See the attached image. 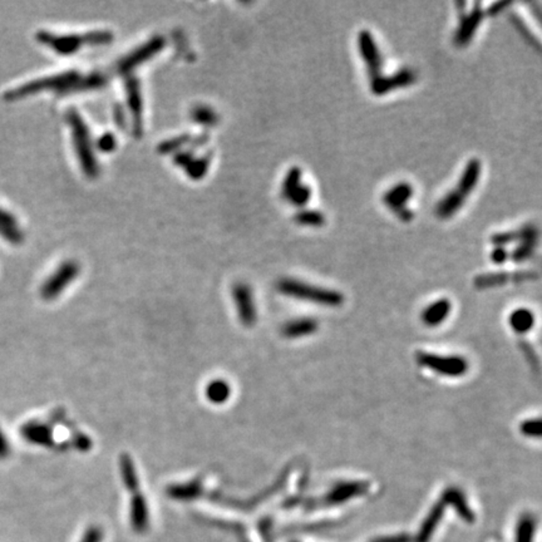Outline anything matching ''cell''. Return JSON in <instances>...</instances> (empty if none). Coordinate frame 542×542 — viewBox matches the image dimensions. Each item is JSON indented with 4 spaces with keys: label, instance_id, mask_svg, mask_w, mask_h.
I'll use <instances>...</instances> for the list:
<instances>
[{
    "label": "cell",
    "instance_id": "10",
    "mask_svg": "<svg viewBox=\"0 0 542 542\" xmlns=\"http://www.w3.org/2000/svg\"><path fill=\"white\" fill-rule=\"evenodd\" d=\"M417 81V73L412 69L404 68L394 75H380L371 81V92L374 96H386L389 92L399 88H406Z\"/></svg>",
    "mask_w": 542,
    "mask_h": 542
},
{
    "label": "cell",
    "instance_id": "46",
    "mask_svg": "<svg viewBox=\"0 0 542 542\" xmlns=\"http://www.w3.org/2000/svg\"><path fill=\"white\" fill-rule=\"evenodd\" d=\"M116 119H117V123H119V127L125 126V116H123L122 110H119V108L116 110Z\"/></svg>",
    "mask_w": 542,
    "mask_h": 542
},
{
    "label": "cell",
    "instance_id": "22",
    "mask_svg": "<svg viewBox=\"0 0 542 542\" xmlns=\"http://www.w3.org/2000/svg\"><path fill=\"white\" fill-rule=\"evenodd\" d=\"M319 324L315 319L303 318V319L291 320L282 327V335L285 338L294 339V338H303L312 335L318 330Z\"/></svg>",
    "mask_w": 542,
    "mask_h": 542
},
{
    "label": "cell",
    "instance_id": "21",
    "mask_svg": "<svg viewBox=\"0 0 542 542\" xmlns=\"http://www.w3.org/2000/svg\"><path fill=\"white\" fill-rule=\"evenodd\" d=\"M452 305L448 299H439L436 303L428 305L422 314V321L427 327H439L451 312Z\"/></svg>",
    "mask_w": 542,
    "mask_h": 542
},
{
    "label": "cell",
    "instance_id": "13",
    "mask_svg": "<svg viewBox=\"0 0 542 542\" xmlns=\"http://www.w3.org/2000/svg\"><path fill=\"white\" fill-rule=\"evenodd\" d=\"M483 16H484V12H483L480 3H476L475 7L468 14L462 15L460 25L454 34V45L460 48L469 45L472 38L475 37L478 27L482 23Z\"/></svg>",
    "mask_w": 542,
    "mask_h": 542
},
{
    "label": "cell",
    "instance_id": "40",
    "mask_svg": "<svg viewBox=\"0 0 542 542\" xmlns=\"http://www.w3.org/2000/svg\"><path fill=\"white\" fill-rule=\"evenodd\" d=\"M511 5H513V3H510V1H496V3L491 4L490 7L487 8L486 14L489 15V16H497L498 14H501L504 10H506L508 7H511Z\"/></svg>",
    "mask_w": 542,
    "mask_h": 542
},
{
    "label": "cell",
    "instance_id": "2",
    "mask_svg": "<svg viewBox=\"0 0 542 542\" xmlns=\"http://www.w3.org/2000/svg\"><path fill=\"white\" fill-rule=\"evenodd\" d=\"M79 75L81 73L77 71H67L63 73L38 78L30 82L23 83L22 86H18L13 90H7L4 93V99L10 102V101L22 99L25 97L34 96L45 90H51L58 93L60 96H66L69 90L73 87V84L77 82Z\"/></svg>",
    "mask_w": 542,
    "mask_h": 542
},
{
    "label": "cell",
    "instance_id": "26",
    "mask_svg": "<svg viewBox=\"0 0 542 542\" xmlns=\"http://www.w3.org/2000/svg\"><path fill=\"white\" fill-rule=\"evenodd\" d=\"M119 468H121V475L123 478L125 486L131 492H137L138 490V476H137V469L134 466V460L130 454L123 453L119 457Z\"/></svg>",
    "mask_w": 542,
    "mask_h": 542
},
{
    "label": "cell",
    "instance_id": "33",
    "mask_svg": "<svg viewBox=\"0 0 542 542\" xmlns=\"http://www.w3.org/2000/svg\"><path fill=\"white\" fill-rule=\"evenodd\" d=\"M537 243H539V240H525V241L519 243V245L515 247V250L511 254L513 261L523 262V261L528 260V258H531L535 251Z\"/></svg>",
    "mask_w": 542,
    "mask_h": 542
},
{
    "label": "cell",
    "instance_id": "24",
    "mask_svg": "<svg viewBox=\"0 0 542 542\" xmlns=\"http://www.w3.org/2000/svg\"><path fill=\"white\" fill-rule=\"evenodd\" d=\"M205 395L212 404H223L231 397V386L223 379H214L205 388Z\"/></svg>",
    "mask_w": 542,
    "mask_h": 542
},
{
    "label": "cell",
    "instance_id": "27",
    "mask_svg": "<svg viewBox=\"0 0 542 542\" xmlns=\"http://www.w3.org/2000/svg\"><path fill=\"white\" fill-rule=\"evenodd\" d=\"M443 500L446 501V504H452L456 507L457 513H460L463 519H466L467 521L473 520V513L469 510V507L466 504L465 496H463V493H460V490L448 489L443 495Z\"/></svg>",
    "mask_w": 542,
    "mask_h": 542
},
{
    "label": "cell",
    "instance_id": "43",
    "mask_svg": "<svg viewBox=\"0 0 542 542\" xmlns=\"http://www.w3.org/2000/svg\"><path fill=\"white\" fill-rule=\"evenodd\" d=\"M10 453V446L8 442L7 436L0 427V460H5Z\"/></svg>",
    "mask_w": 542,
    "mask_h": 542
},
{
    "label": "cell",
    "instance_id": "29",
    "mask_svg": "<svg viewBox=\"0 0 542 542\" xmlns=\"http://www.w3.org/2000/svg\"><path fill=\"white\" fill-rule=\"evenodd\" d=\"M211 158L212 156L210 153L200 158L193 157V161L185 167L187 176L193 180L202 179L208 173V167L211 164Z\"/></svg>",
    "mask_w": 542,
    "mask_h": 542
},
{
    "label": "cell",
    "instance_id": "36",
    "mask_svg": "<svg viewBox=\"0 0 542 542\" xmlns=\"http://www.w3.org/2000/svg\"><path fill=\"white\" fill-rule=\"evenodd\" d=\"M310 197H312V188L308 185L301 184L294 193L290 195L288 201L297 208H303L309 202Z\"/></svg>",
    "mask_w": 542,
    "mask_h": 542
},
{
    "label": "cell",
    "instance_id": "19",
    "mask_svg": "<svg viewBox=\"0 0 542 542\" xmlns=\"http://www.w3.org/2000/svg\"><path fill=\"white\" fill-rule=\"evenodd\" d=\"M481 170H482L481 162L477 158H472L468 161V164H466V167L463 170V173L460 175V181H458V185L456 187V190L462 193L466 199H467V196L473 193L476 186L478 184V180L481 176Z\"/></svg>",
    "mask_w": 542,
    "mask_h": 542
},
{
    "label": "cell",
    "instance_id": "44",
    "mask_svg": "<svg viewBox=\"0 0 542 542\" xmlns=\"http://www.w3.org/2000/svg\"><path fill=\"white\" fill-rule=\"evenodd\" d=\"M75 445L79 451H88L92 448V439L83 434H78L75 439Z\"/></svg>",
    "mask_w": 542,
    "mask_h": 542
},
{
    "label": "cell",
    "instance_id": "37",
    "mask_svg": "<svg viewBox=\"0 0 542 542\" xmlns=\"http://www.w3.org/2000/svg\"><path fill=\"white\" fill-rule=\"evenodd\" d=\"M520 431L526 437L539 439V437H541V421L539 418L528 419L521 424Z\"/></svg>",
    "mask_w": 542,
    "mask_h": 542
},
{
    "label": "cell",
    "instance_id": "4",
    "mask_svg": "<svg viewBox=\"0 0 542 542\" xmlns=\"http://www.w3.org/2000/svg\"><path fill=\"white\" fill-rule=\"evenodd\" d=\"M166 45V39L161 36L151 38L146 43L137 47L132 52L128 53L122 60H119L116 64V72L121 75H131L137 67L146 63L147 60L153 58L158 53L161 52Z\"/></svg>",
    "mask_w": 542,
    "mask_h": 542
},
{
    "label": "cell",
    "instance_id": "9",
    "mask_svg": "<svg viewBox=\"0 0 542 542\" xmlns=\"http://www.w3.org/2000/svg\"><path fill=\"white\" fill-rule=\"evenodd\" d=\"M357 43L358 49L369 75V81L378 78L383 71V58L379 53L378 45L375 43L373 34L369 30H360L358 33Z\"/></svg>",
    "mask_w": 542,
    "mask_h": 542
},
{
    "label": "cell",
    "instance_id": "17",
    "mask_svg": "<svg viewBox=\"0 0 542 542\" xmlns=\"http://www.w3.org/2000/svg\"><path fill=\"white\" fill-rule=\"evenodd\" d=\"M0 236L12 245H21L24 241V234L16 217L3 208H0Z\"/></svg>",
    "mask_w": 542,
    "mask_h": 542
},
{
    "label": "cell",
    "instance_id": "12",
    "mask_svg": "<svg viewBox=\"0 0 542 542\" xmlns=\"http://www.w3.org/2000/svg\"><path fill=\"white\" fill-rule=\"evenodd\" d=\"M232 294H234V300L236 305L240 323L244 327H254L258 320V312H256V305L254 300L253 290L250 289L249 285H246L244 282H240L234 286Z\"/></svg>",
    "mask_w": 542,
    "mask_h": 542
},
{
    "label": "cell",
    "instance_id": "28",
    "mask_svg": "<svg viewBox=\"0 0 542 542\" xmlns=\"http://www.w3.org/2000/svg\"><path fill=\"white\" fill-rule=\"evenodd\" d=\"M294 221L301 226L321 227L325 225V216L318 210H301L294 216Z\"/></svg>",
    "mask_w": 542,
    "mask_h": 542
},
{
    "label": "cell",
    "instance_id": "25",
    "mask_svg": "<svg viewBox=\"0 0 542 542\" xmlns=\"http://www.w3.org/2000/svg\"><path fill=\"white\" fill-rule=\"evenodd\" d=\"M508 323H510V325H511V328L516 333L525 334L534 327L535 315L531 310L525 309V308H520V309H516L515 312H511V315L508 318Z\"/></svg>",
    "mask_w": 542,
    "mask_h": 542
},
{
    "label": "cell",
    "instance_id": "14",
    "mask_svg": "<svg viewBox=\"0 0 542 542\" xmlns=\"http://www.w3.org/2000/svg\"><path fill=\"white\" fill-rule=\"evenodd\" d=\"M536 278L532 271H519V273H492V274L478 275L475 279V286L477 289H487L493 286H501L507 282H521L532 280Z\"/></svg>",
    "mask_w": 542,
    "mask_h": 542
},
{
    "label": "cell",
    "instance_id": "35",
    "mask_svg": "<svg viewBox=\"0 0 542 542\" xmlns=\"http://www.w3.org/2000/svg\"><path fill=\"white\" fill-rule=\"evenodd\" d=\"M202 486L199 481L186 483V484H179V486H172L170 489V495L173 497H195L200 492Z\"/></svg>",
    "mask_w": 542,
    "mask_h": 542
},
{
    "label": "cell",
    "instance_id": "30",
    "mask_svg": "<svg viewBox=\"0 0 542 542\" xmlns=\"http://www.w3.org/2000/svg\"><path fill=\"white\" fill-rule=\"evenodd\" d=\"M191 117H193V122H196L200 126L212 127L219 122L217 113L212 108L206 107V106L195 107L191 111Z\"/></svg>",
    "mask_w": 542,
    "mask_h": 542
},
{
    "label": "cell",
    "instance_id": "18",
    "mask_svg": "<svg viewBox=\"0 0 542 542\" xmlns=\"http://www.w3.org/2000/svg\"><path fill=\"white\" fill-rule=\"evenodd\" d=\"M367 489H368V483L360 482V481L339 483L325 496V502L328 505L342 504L349 498L362 495L367 491Z\"/></svg>",
    "mask_w": 542,
    "mask_h": 542
},
{
    "label": "cell",
    "instance_id": "5",
    "mask_svg": "<svg viewBox=\"0 0 542 542\" xmlns=\"http://www.w3.org/2000/svg\"><path fill=\"white\" fill-rule=\"evenodd\" d=\"M38 43L52 49L60 56H72L84 45H90L88 33L84 34H56L47 30H39L36 34Z\"/></svg>",
    "mask_w": 542,
    "mask_h": 542
},
{
    "label": "cell",
    "instance_id": "42",
    "mask_svg": "<svg viewBox=\"0 0 542 542\" xmlns=\"http://www.w3.org/2000/svg\"><path fill=\"white\" fill-rule=\"evenodd\" d=\"M193 160V155L191 151H179V152L175 155L173 162L177 164V166H180V167H184V169H185L186 166L190 164Z\"/></svg>",
    "mask_w": 542,
    "mask_h": 542
},
{
    "label": "cell",
    "instance_id": "41",
    "mask_svg": "<svg viewBox=\"0 0 542 542\" xmlns=\"http://www.w3.org/2000/svg\"><path fill=\"white\" fill-rule=\"evenodd\" d=\"M510 18L513 19V24L517 27V29L520 30L521 33L523 34V37L528 38V40H530L531 43H534V45H536L537 47H539V43L536 42L535 38H534V36H531V33L528 32V27L523 24V22L521 21L520 18H519L517 15L515 14L510 15Z\"/></svg>",
    "mask_w": 542,
    "mask_h": 542
},
{
    "label": "cell",
    "instance_id": "34",
    "mask_svg": "<svg viewBox=\"0 0 542 542\" xmlns=\"http://www.w3.org/2000/svg\"><path fill=\"white\" fill-rule=\"evenodd\" d=\"M190 142H191V137L188 134H181V136H177V137H173L171 140L162 142L158 146V152L162 153V155H169L171 152L177 153L180 149L185 147L186 145L190 143Z\"/></svg>",
    "mask_w": 542,
    "mask_h": 542
},
{
    "label": "cell",
    "instance_id": "32",
    "mask_svg": "<svg viewBox=\"0 0 542 542\" xmlns=\"http://www.w3.org/2000/svg\"><path fill=\"white\" fill-rule=\"evenodd\" d=\"M132 520L137 528L145 526L147 522V506L141 493L136 495L132 501Z\"/></svg>",
    "mask_w": 542,
    "mask_h": 542
},
{
    "label": "cell",
    "instance_id": "31",
    "mask_svg": "<svg viewBox=\"0 0 542 542\" xmlns=\"http://www.w3.org/2000/svg\"><path fill=\"white\" fill-rule=\"evenodd\" d=\"M301 176H303V172L297 166L291 167L288 171L285 179L282 181V195L285 200H288L290 195L294 193L299 186L301 185L300 184L301 182Z\"/></svg>",
    "mask_w": 542,
    "mask_h": 542
},
{
    "label": "cell",
    "instance_id": "7",
    "mask_svg": "<svg viewBox=\"0 0 542 542\" xmlns=\"http://www.w3.org/2000/svg\"><path fill=\"white\" fill-rule=\"evenodd\" d=\"M79 264L75 260L64 261L53 273L40 288V295L45 300H53L60 297L68 285L75 282L79 275Z\"/></svg>",
    "mask_w": 542,
    "mask_h": 542
},
{
    "label": "cell",
    "instance_id": "15",
    "mask_svg": "<svg viewBox=\"0 0 542 542\" xmlns=\"http://www.w3.org/2000/svg\"><path fill=\"white\" fill-rule=\"evenodd\" d=\"M525 240H539V229L534 223H526L517 230L497 232L491 236V243L493 245L504 247L513 243H521Z\"/></svg>",
    "mask_w": 542,
    "mask_h": 542
},
{
    "label": "cell",
    "instance_id": "11",
    "mask_svg": "<svg viewBox=\"0 0 542 542\" xmlns=\"http://www.w3.org/2000/svg\"><path fill=\"white\" fill-rule=\"evenodd\" d=\"M126 98L128 110L132 116V132L136 137H141L143 132V102H142L141 84L134 75H127Z\"/></svg>",
    "mask_w": 542,
    "mask_h": 542
},
{
    "label": "cell",
    "instance_id": "1",
    "mask_svg": "<svg viewBox=\"0 0 542 542\" xmlns=\"http://www.w3.org/2000/svg\"><path fill=\"white\" fill-rule=\"evenodd\" d=\"M67 122L72 130L75 155L78 157L83 173L90 179H95L99 173V166L97 162L95 146L92 143L88 127L75 108L67 112Z\"/></svg>",
    "mask_w": 542,
    "mask_h": 542
},
{
    "label": "cell",
    "instance_id": "6",
    "mask_svg": "<svg viewBox=\"0 0 542 542\" xmlns=\"http://www.w3.org/2000/svg\"><path fill=\"white\" fill-rule=\"evenodd\" d=\"M417 362L419 365L446 377H462L468 371L467 360L458 356H437L419 352L417 354Z\"/></svg>",
    "mask_w": 542,
    "mask_h": 542
},
{
    "label": "cell",
    "instance_id": "39",
    "mask_svg": "<svg viewBox=\"0 0 542 542\" xmlns=\"http://www.w3.org/2000/svg\"><path fill=\"white\" fill-rule=\"evenodd\" d=\"M491 261L496 265H504L508 259V253L504 246H495V249L491 251Z\"/></svg>",
    "mask_w": 542,
    "mask_h": 542
},
{
    "label": "cell",
    "instance_id": "3",
    "mask_svg": "<svg viewBox=\"0 0 542 542\" xmlns=\"http://www.w3.org/2000/svg\"><path fill=\"white\" fill-rule=\"evenodd\" d=\"M278 290L286 297L308 300L310 303L332 306V308L341 306L344 301V297L336 290L314 286L295 279H282L278 282Z\"/></svg>",
    "mask_w": 542,
    "mask_h": 542
},
{
    "label": "cell",
    "instance_id": "16",
    "mask_svg": "<svg viewBox=\"0 0 542 542\" xmlns=\"http://www.w3.org/2000/svg\"><path fill=\"white\" fill-rule=\"evenodd\" d=\"M21 434L23 439L32 445L43 447H51L53 445L52 431L48 426L37 421L23 424Z\"/></svg>",
    "mask_w": 542,
    "mask_h": 542
},
{
    "label": "cell",
    "instance_id": "23",
    "mask_svg": "<svg viewBox=\"0 0 542 542\" xmlns=\"http://www.w3.org/2000/svg\"><path fill=\"white\" fill-rule=\"evenodd\" d=\"M465 201H466V197L454 188L452 191L447 193L442 200L439 201V205L436 208V214L439 219H443V220L449 219L465 205Z\"/></svg>",
    "mask_w": 542,
    "mask_h": 542
},
{
    "label": "cell",
    "instance_id": "38",
    "mask_svg": "<svg viewBox=\"0 0 542 542\" xmlns=\"http://www.w3.org/2000/svg\"><path fill=\"white\" fill-rule=\"evenodd\" d=\"M117 146V140L112 134H104L96 142V147L103 153H108L114 151Z\"/></svg>",
    "mask_w": 542,
    "mask_h": 542
},
{
    "label": "cell",
    "instance_id": "45",
    "mask_svg": "<svg viewBox=\"0 0 542 542\" xmlns=\"http://www.w3.org/2000/svg\"><path fill=\"white\" fill-rule=\"evenodd\" d=\"M521 348L525 352V354L528 356V362L531 364H534V367H539L537 357H536V354L534 353V349H532L528 344H526V343H521Z\"/></svg>",
    "mask_w": 542,
    "mask_h": 542
},
{
    "label": "cell",
    "instance_id": "8",
    "mask_svg": "<svg viewBox=\"0 0 542 542\" xmlns=\"http://www.w3.org/2000/svg\"><path fill=\"white\" fill-rule=\"evenodd\" d=\"M413 187L408 182H401L389 188L383 196V204L403 223H410L415 219L412 210L407 208V202L413 196Z\"/></svg>",
    "mask_w": 542,
    "mask_h": 542
},
{
    "label": "cell",
    "instance_id": "20",
    "mask_svg": "<svg viewBox=\"0 0 542 542\" xmlns=\"http://www.w3.org/2000/svg\"><path fill=\"white\" fill-rule=\"evenodd\" d=\"M110 82V75L101 71L90 72L88 75H79L77 82L73 84V87L69 90L68 95H75V93H83V92H92V90H101L107 86Z\"/></svg>",
    "mask_w": 542,
    "mask_h": 542
}]
</instances>
